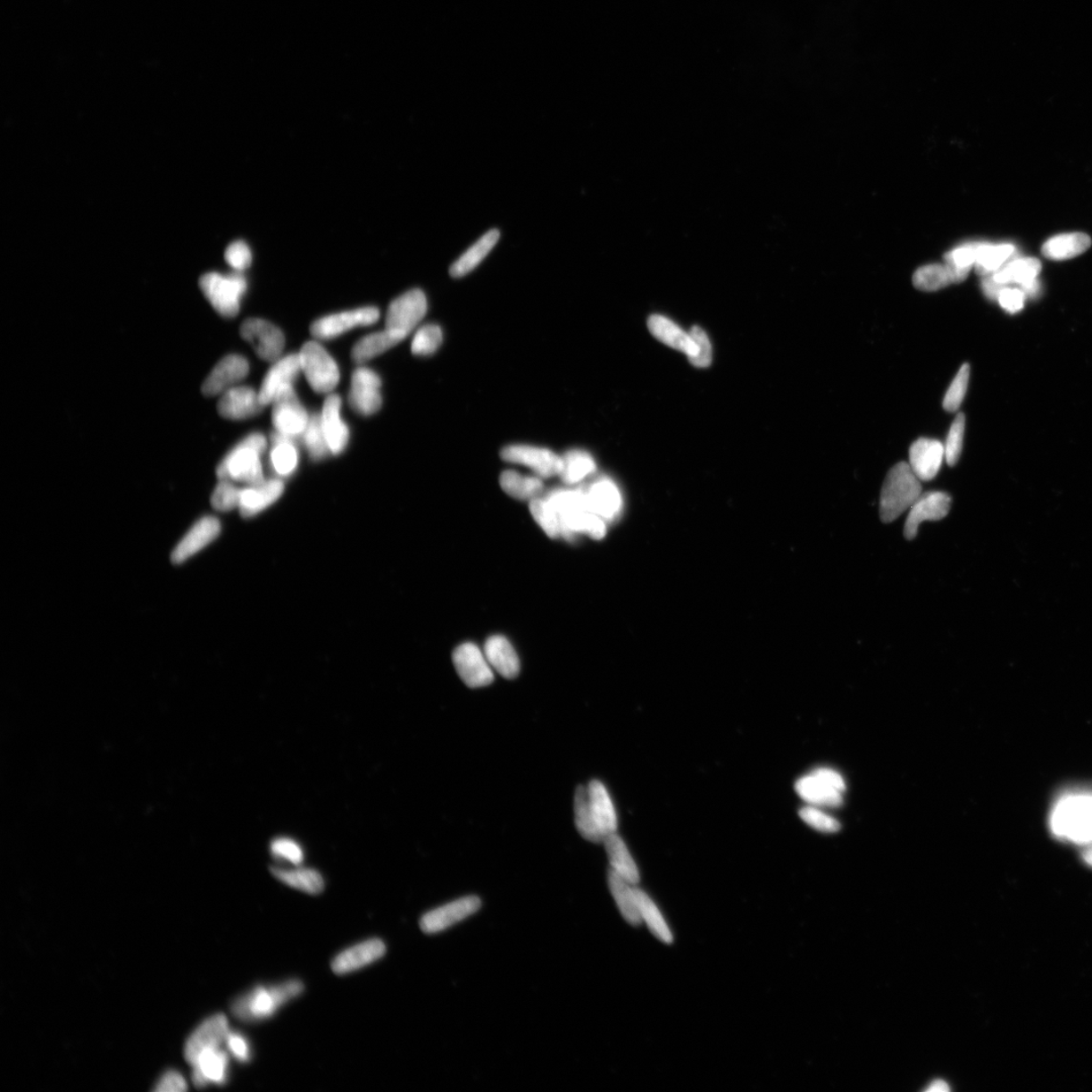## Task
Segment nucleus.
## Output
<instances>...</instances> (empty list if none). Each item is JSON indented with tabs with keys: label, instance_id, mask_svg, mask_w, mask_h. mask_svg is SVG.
Here are the masks:
<instances>
[{
	"label": "nucleus",
	"instance_id": "nucleus-1",
	"mask_svg": "<svg viewBox=\"0 0 1092 1092\" xmlns=\"http://www.w3.org/2000/svg\"><path fill=\"white\" fill-rule=\"evenodd\" d=\"M575 822L579 834L593 843H603L617 830V814L604 784L598 780L579 786L575 794Z\"/></svg>",
	"mask_w": 1092,
	"mask_h": 1092
},
{
	"label": "nucleus",
	"instance_id": "nucleus-2",
	"mask_svg": "<svg viewBox=\"0 0 1092 1092\" xmlns=\"http://www.w3.org/2000/svg\"><path fill=\"white\" fill-rule=\"evenodd\" d=\"M267 441L261 433H251L237 445L219 464L217 473L220 479L237 480L249 486L264 482L261 456L265 453Z\"/></svg>",
	"mask_w": 1092,
	"mask_h": 1092
},
{
	"label": "nucleus",
	"instance_id": "nucleus-3",
	"mask_svg": "<svg viewBox=\"0 0 1092 1092\" xmlns=\"http://www.w3.org/2000/svg\"><path fill=\"white\" fill-rule=\"evenodd\" d=\"M922 494L921 480L907 463H899L893 467L886 479L880 497V517L890 523L910 510Z\"/></svg>",
	"mask_w": 1092,
	"mask_h": 1092
},
{
	"label": "nucleus",
	"instance_id": "nucleus-4",
	"mask_svg": "<svg viewBox=\"0 0 1092 1092\" xmlns=\"http://www.w3.org/2000/svg\"><path fill=\"white\" fill-rule=\"evenodd\" d=\"M1054 834L1079 845L1092 844V796H1071L1059 800L1052 813Z\"/></svg>",
	"mask_w": 1092,
	"mask_h": 1092
},
{
	"label": "nucleus",
	"instance_id": "nucleus-5",
	"mask_svg": "<svg viewBox=\"0 0 1092 1092\" xmlns=\"http://www.w3.org/2000/svg\"><path fill=\"white\" fill-rule=\"evenodd\" d=\"M304 990L301 981L293 980L276 988H257L237 999L233 1013L242 1021H259L271 1017L279 1006L300 996Z\"/></svg>",
	"mask_w": 1092,
	"mask_h": 1092
},
{
	"label": "nucleus",
	"instance_id": "nucleus-6",
	"mask_svg": "<svg viewBox=\"0 0 1092 1092\" xmlns=\"http://www.w3.org/2000/svg\"><path fill=\"white\" fill-rule=\"evenodd\" d=\"M200 287L213 309L221 316L234 318L238 315L240 300L247 289V281L241 272L223 276L217 272L204 274Z\"/></svg>",
	"mask_w": 1092,
	"mask_h": 1092
},
{
	"label": "nucleus",
	"instance_id": "nucleus-7",
	"mask_svg": "<svg viewBox=\"0 0 1092 1092\" xmlns=\"http://www.w3.org/2000/svg\"><path fill=\"white\" fill-rule=\"evenodd\" d=\"M798 796L814 806L838 807L843 804L846 784L841 775L830 769H817L799 779Z\"/></svg>",
	"mask_w": 1092,
	"mask_h": 1092
},
{
	"label": "nucleus",
	"instance_id": "nucleus-8",
	"mask_svg": "<svg viewBox=\"0 0 1092 1092\" xmlns=\"http://www.w3.org/2000/svg\"><path fill=\"white\" fill-rule=\"evenodd\" d=\"M302 372L316 393L330 394L338 387L340 372L338 363L318 342L304 343L300 351Z\"/></svg>",
	"mask_w": 1092,
	"mask_h": 1092
},
{
	"label": "nucleus",
	"instance_id": "nucleus-9",
	"mask_svg": "<svg viewBox=\"0 0 1092 1092\" xmlns=\"http://www.w3.org/2000/svg\"><path fill=\"white\" fill-rule=\"evenodd\" d=\"M427 313V300L421 289H411L389 304L386 330L400 342L415 329Z\"/></svg>",
	"mask_w": 1092,
	"mask_h": 1092
},
{
	"label": "nucleus",
	"instance_id": "nucleus-10",
	"mask_svg": "<svg viewBox=\"0 0 1092 1092\" xmlns=\"http://www.w3.org/2000/svg\"><path fill=\"white\" fill-rule=\"evenodd\" d=\"M272 424L277 432L294 438H302L309 424V414L295 392L294 386L282 388L272 402Z\"/></svg>",
	"mask_w": 1092,
	"mask_h": 1092
},
{
	"label": "nucleus",
	"instance_id": "nucleus-11",
	"mask_svg": "<svg viewBox=\"0 0 1092 1092\" xmlns=\"http://www.w3.org/2000/svg\"><path fill=\"white\" fill-rule=\"evenodd\" d=\"M241 336L254 348L258 357L276 363L285 348V336L276 325L263 319H248L241 325Z\"/></svg>",
	"mask_w": 1092,
	"mask_h": 1092
},
{
	"label": "nucleus",
	"instance_id": "nucleus-12",
	"mask_svg": "<svg viewBox=\"0 0 1092 1092\" xmlns=\"http://www.w3.org/2000/svg\"><path fill=\"white\" fill-rule=\"evenodd\" d=\"M379 318V311L376 307H364L321 318L311 325L310 330L313 338L329 340L355 327L372 325Z\"/></svg>",
	"mask_w": 1092,
	"mask_h": 1092
},
{
	"label": "nucleus",
	"instance_id": "nucleus-13",
	"mask_svg": "<svg viewBox=\"0 0 1092 1092\" xmlns=\"http://www.w3.org/2000/svg\"><path fill=\"white\" fill-rule=\"evenodd\" d=\"M381 379L377 372L368 368H358L351 378L348 401L351 409L363 416L376 414L383 399L380 394Z\"/></svg>",
	"mask_w": 1092,
	"mask_h": 1092
},
{
	"label": "nucleus",
	"instance_id": "nucleus-14",
	"mask_svg": "<svg viewBox=\"0 0 1092 1092\" xmlns=\"http://www.w3.org/2000/svg\"><path fill=\"white\" fill-rule=\"evenodd\" d=\"M453 660L457 674L471 688H480L494 681L493 668L476 645L467 643L458 646Z\"/></svg>",
	"mask_w": 1092,
	"mask_h": 1092
},
{
	"label": "nucleus",
	"instance_id": "nucleus-15",
	"mask_svg": "<svg viewBox=\"0 0 1092 1092\" xmlns=\"http://www.w3.org/2000/svg\"><path fill=\"white\" fill-rule=\"evenodd\" d=\"M480 906H482V901L478 896H467L454 900L453 903L435 908L423 915L420 921V928L425 934L440 933L456 925L457 922L470 918L479 910Z\"/></svg>",
	"mask_w": 1092,
	"mask_h": 1092
},
{
	"label": "nucleus",
	"instance_id": "nucleus-16",
	"mask_svg": "<svg viewBox=\"0 0 1092 1092\" xmlns=\"http://www.w3.org/2000/svg\"><path fill=\"white\" fill-rule=\"evenodd\" d=\"M501 457L508 463H519L536 471L539 478L560 476L563 461L546 448L529 446H510L502 450Z\"/></svg>",
	"mask_w": 1092,
	"mask_h": 1092
},
{
	"label": "nucleus",
	"instance_id": "nucleus-17",
	"mask_svg": "<svg viewBox=\"0 0 1092 1092\" xmlns=\"http://www.w3.org/2000/svg\"><path fill=\"white\" fill-rule=\"evenodd\" d=\"M952 505L950 496L944 492H929L921 494V497L915 501L910 513H908L905 526L904 537L908 540L914 539L918 536L919 527L925 521H942L949 514Z\"/></svg>",
	"mask_w": 1092,
	"mask_h": 1092
},
{
	"label": "nucleus",
	"instance_id": "nucleus-18",
	"mask_svg": "<svg viewBox=\"0 0 1092 1092\" xmlns=\"http://www.w3.org/2000/svg\"><path fill=\"white\" fill-rule=\"evenodd\" d=\"M229 1033L224 1014H216L205 1020L187 1041L185 1055L188 1063L194 1066L204 1052L219 1049L227 1041Z\"/></svg>",
	"mask_w": 1092,
	"mask_h": 1092
},
{
	"label": "nucleus",
	"instance_id": "nucleus-19",
	"mask_svg": "<svg viewBox=\"0 0 1092 1092\" xmlns=\"http://www.w3.org/2000/svg\"><path fill=\"white\" fill-rule=\"evenodd\" d=\"M248 373L249 363L246 357L228 355L211 371L203 385V393L208 396L224 394L246 379Z\"/></svg>",
	"mask_w": 1092,
	"mask_h": 1092
},
{
	"label": "nucleus",
	"instance_id": "nucleus-20",
	"mask_svg": "<svg viewBox=\"0 0 1092 1092\" xmlns=\"http://www.w3.org/2000/svg\"><path fill=\"white\" fill-rule=\"evenodd\" d=\"M302 372L299 354H289L274 363L263 381L258 396L263 406L272 404L277 395L288 386H294Z\"/></svg>",
	"mask_w": 1092,
	"mask_h": 1092
},
{
	"label": "nucleus",
	"instance_id": "nucleus-21",
	"mask_svg": "<svg viewBox=\"0 0 1092 1092\" xmlns=\"http://www.w3.org/2000/svg\"><path fill=\"white\" fill-rule=\"evenodd\" d=\"M264 406L254 388L234 387L221 394L218 411L221 417L246 420L262 413Z\"/></svg>",
	"mask_w": 1092,
	"mask_h": 1092
},
{
	"label": "nucleus",
	"instance_id": "nucleus-22",
	"mask_svg": "<svg viewBox=\"0 0 1092 1092\" xmlns=\"http://www.w3.org/2000/svg\"><path fill=\"white\" fill-rule=\"evenodd\" d=\"M945 458L943 443L935 439L916 440L910 449L911 469L921 482L933 479L940 471Z\"/></svg>",
	"mask_w": 1092,
	"mask_h": 1092
},
{
	"label": "nucleus",
	"instance_id": "nucleus-23",
	"mask_svg": "<svg viewBox=\"0 0 1092 1092\" xmlns=\"http://www.w3.org/2000/svg\"><path fill=\"white\" fill-rule=\"evenodd\" d=\"M221 524L215 517H204L196 522L173 549L171 560L182 563L215 540L220 534Z\"/></svg>",
	"mask_w": 1092,
	"mask_h": 1092
},
{
	"label": "nucleus",
	"instance_id": "nucleus-24",
	"mask_svg": "<svg viewBox=\"0 0 1092 1092\" xmlns=\"http://www.w3.org/2000/svg\"><path fill=\"white\" fill-rule=\"evenodd\" d=\"M386 951L383 941L371 938L339 954L332 962L333 971L338 975L356 971L384 957Z\"/></svg>",
	"mask_w": 1092,
	"mask_h": 1092
},
{
	"label": "nucleus",
	"instance_id": "nucleus-25",
	"mask_svg": "<svg viewBox=\"0 0 1092 1092\" xmlns=\"http://www.w3.org/2000/svg\"><path fill=\"white\" fill-rule=\"evenodd\" d=\"M321 419L331 454L338 455L345 452L349 441V429L341 418V398L338 395L327 396Z\"/></svg>",
	"mask_w": 1092,
	"mask_h": 1092
},
{
	"label": "nucleus",
	"instance_id": "nucleus-26",
	"mask_svg": "<svg viewBox=\"0 0 1092 1092\" xmlns=\"http://www.w3.org/2000/svg\"><path fill=\"white\" fill-rule=\"evenodd\" d=\"M970 270L951 264H929L913 274V285L922 292H936L967 279Z\"/></svg>",
	"mask_w": 1092,
	"mask_h": 1092
},
{
	"label": "nucleus",
	"instance_id": "nucleus-27",
	"mask_svg": "<svg viewBox=\"0 0 1092 1092\" xmlns=\"http://www.w3.org/2000/svg\"><path fill=\"white\" fill-rule=\"evenodd\" d=\"M647 327L654 338L667 346L681 351L689 358L698 353L696 343L690 333L685 332L673 321L662 315H653L648 318Z\"/></svg>",
	"mask_w": 1092,
	"mask_h": 1092
},
{
	"label": "nucleus",
	"instance_id": "nucleus-28",
	"mask_svg": "<svg viewBox=\"0 0 1092 1092\" xmlns=\"http://www.w3.org/2000/svg\"><path fill=\"white\" fill-rule=\"evenodd\" d=\"M588 505L604 521L616 517L622 507V498L617 486L609 479H601L586 488Z\"/></svg>",
	"mask_w": 1092,
	"mask_h": 1092
},
{
	"label": "nucleus",
	"instance_id": "nucleus-29",
	"mask_svg": "<svg viewBox=\"0 0 1092 1092\" xmlns=\"http://www.w3.org/2000/svg\"><path fill=\"white\" fill-rule=\"evenodd\" d=\"M284 490V483L279 479L264 480L262 484L244 488L239 504L242 516H254L270 507L279 500Z\"/></svg>",
	"mask_w": 1092,
	"mask_h": 1092
},
{
	"label": "nucleus",
	"instance_id": "nucleus-30",
	"mask_svg": "<svg viewBox=\"0 0 1092 1092\" xmlns=\"http://www.w3.org/2000/svg\"><path fill=\"white\" fill-rule=\"evenodd\" d=\"M484 652L491 667L504 678L513 679L521 671V662L506 638L494 636L488 638Z\"/></svg>",
	"mask_w": 1092,
	"mask_h": 1092
},
{
	"label": "nucleus",
	"instance_id": "nucleus-31",
	"mask_svg": "<svg viewBox=\"0 0 1092 1092\" xmlns=\"http://www.w3.org/2000/svg\"><path fill=\"white\" fill-rule=\"evenodd\" d=\"M228 1055L219 1049L208 1050L198 1057L194 1065V1082L203 1088L208 1083L223 1084L226 1081Z\"/></svg>",
	"mask_w": 1092,
	"mask_h": 1092
},
{
	"label": "nucleus",
	"instance_id": "nucleus-32",
	"mask_svg": "<svg viewBox=\"0 0 1092 1092\" xmlns=\"http://www.w3.org/2000/svg\"><path fill=\"white\" fill-rule=\"evenodd\" d=\"M500 239V232L493 229L482 236L471 247L450 266L449 273L453 278L467 276L479 265L488 256Z\"/></svg>",
	"mask_w": 1092,
	"mask_h": 1092
},
{
	"label": "nucleus",
	"instance_id": "nucleus-33",
	"mask_svg": "<svg viewBox=\"0 0 1092 1092\" xmlns=\"http://www.w3.org/2000/svg\"><path fill=\"white\" fill-rule=\"evenodd\" d=\"M603 844L606 847L611 865L610 870H613V872L630 884H638L639 881L638 869L623 839L614 832V834L608 836Z\"/></svg>",
	"mask_w": 1092,
	"mask_h": 1092
},
{
	"label": "nucleus",
	"instance_id": "nucleus-34",
	"mask_svg": "<svg viewBox=\"0 0 1092 1092\" xmlns=\"http://www.w3.org/2000/svg\"><path fill=\"white\" fill-rule=\"evenodd\" d=\"M1091 246L1090 237L1083 233H1068L1052 237L1044 244V256L1052 261H1066L1079 256Z\"/></svg>",
	"mask_w": 1092,
	"mask_h": 1092
},
{
	"label": "nucleus",
	"instance_id": "nucleus-35",
	"mask_svg": "<svg viewBox=\"0 0 1092 1092\" xmlns=\"http://www.w3.org/2000/svg\"><path fill=\"white\" fill-rule=\"evenodd\" d=\"M608 884L623 918L630 925L639 926L643 920H641L639 913L636 888H633L632 884L624 880L623 878L617 875L613 870H609Z\"/></svg>",
	"mask_w": 1092,
	"mask_h": 1092
},
{
	"label": "nucleus",
	"instance_id": "nucleus-36",
	"mask_svg": "<svg viewBox=\"0 0 1092 1092\" xmlns=\"http://www.w3.org/2000/svg\"><path fill=\"white\" fill-rule=\"evenodd\" d=\"M1041 270L1042 265L1038 259L1019 258L992 274V279L1004 288L1010 285H1019L1021 288L1035 281Z\"/></svg>",
	"mask_w": 1092,
	"mask_h": 1092
},
{
	"label": "nucleus",
	"instance_id": "nucleus-37",
	"mask_svg": "<svg viewBox=\"0 0 1092 1092\" xmlns=\"http://www.w3.org/2000/svg\"><path fill=\"white\" fill-rule=\"evenodd\" d=\"M271 873L289 888L316 896L324 889V879L317 870L297 868L292 870L271 868Z\"/></svg>",
	"mask_w": 1092,
	"mask_h": 1092
},
{
	"label": "nucleus",
	"instance_id": "nucleus-38",
	"mask_svg": "<svg viewBox=\"0 0 1092 1092\" xmlns=\"http://www.w3.org/2000/svg\"><path fill=\"white\" fill-rule=\"evenodd\" d=\"M503 491L518 500H533L540 497L544 483L540 478L523 476L514 471H504L500 478Z\"/></svg>",
	"mask_w": 1092,
	"mask_h": 1092
},
{
	"label": "nucleus",
	"instance_id": "nucleus-39",
	"mask_svg": "<svg viewBox=\"0 0 1092 1092\" xmlns=\"http://www.w3.org/2000/svg\"><path fill=\"white\" fill-rule=\"evenodd\" d=\"M562 461L560 477L563 482L569 486L581 483L596 471L594 458L584 450H570L562 456Z\"/></svg>",
	"mask_w": 1092,
	"mask_h": 1092
},
{
	"label": "nucleus",
	"instance_id": "nucleus-40",
	"mask_svg": "<svg viewBox=\"0 0 1092 1092\" xmlns=\"http://www.w3.org/2000/svg\"><path fill=\"white\" fill-rule=\"evenodd\" d=\"M400 341L394 338L391 333L387 330L372 333L365 336L358 341L353 351L351 357L356 364H363L372 360V358L383 354L388 349L398 345Z\"/></svg>",
	"mask_w": 1092,
	"mask_h": 1092
},
{
	"label": "nucleus",
	"instance_id": "nucleus-41",
	"mask_svg": "<svg viewBox=\"0 0 1092 1092\" xmlns=\"http://www.w3.org/2000/svg\"><path fill=\"white\" fill-rule=\"evenodd\" d=\"M636 895L641 920L646 922L647 927L659 940L667 944L673 942V936L671 934L667 922L651 897L638 888H636Z\"/></svg>",
	"mask_w": 1092,
	"mask_h": 1092
},
{
	"label": "nucleus",
	"instance_id": "nucleus-42",
	"mask_svg": "<svg viewBox=\"0 0 1092 1092\" xmlns=\"http://www.w3.org/2000/svg\"><path fill=\"white\" fill-rule=\"evenodd\" d=\"M1014 251V247L1010 244L996 246L979 244L975 263L977 271L988 277L989 274L1002 269L1007 259L1013 255Z\"/></svg>",
	"mask_w": 1092,
	"mask_h": 1092
},
{
	"label": "nucleus",
	"instance_id": "nucleus-43",
	"mask_svg": "<svg viewBox=\"0 0 1092 1092\" xmlns=\"http://www.w3.org/2000/svg\"><path fill=\"white\" fill-rule=\"evenodd\" d=\"M529 508L534 521L538 522L549 538H557L562 537L560 516L546 497H538L531 500Z\"/></svg>",
	"mask_w": 1092,
	"mask_h": 1092
},
{
	"label": "nucleus",
	"instance_id": "nucleus-44",
	"mask_svg": "<svg viewBox=\"0 0 1092 1092\" xmlns=\"http://www.w3.org/2000/svg\"><path fill=\"white\" fill-rule=\"evenodd\" d=\"M302 439L308 449L312 460L314 462L323 460L328 454H331L325 438L322 419H321L319 414L310 417L309 424L302 435Z\"/></svg>",
	"mask_w": 1092,
	"mask_h": 1092
},
{
	"label": "nucleus",
	"instance_id": "nucleus-45",
	"mask_svg": "<svg viewBox=\"0 0 1092 1092\" xmlns=\"http://www.w3.org/2000/svg\"><path fill=\"white\" fill-rule=\"evenodd\" d=\"M271 460L272 468L280 477H288L296 471L297 467L296 448L295 440L286 439L272 443Z\"/></svg>",
	"mask_w": 1092,
	"mask_h": 1092
},
{
	"label": "nucleus",
	"instance_id": "nucleus-46",
	"mask_svg": "<svg viewBox=\"0 0 1092 1092\" xmlns=\"http://www.w3.org/2000/svg\"><path fill=\"white\" fill-rule=\"evenodd\" d=\"M965 416L958 414L954 418L946 438L945 446V460L950 467L956 465L960 460L962 448H963L964 433H965Z\"/></svg>",
	"mask_w": 1092,
	"mask_h": 1092
},
{
	"label": "nucleus",
	"instance_id": "nucleus-47",
	"mask_svg": "<svg viewBox=\"0 0 1092 1092\" xmlns=\"http://www.w3.org/2000/svg\"><path fill=\"white\" fill-rule=\"evenodd\" d=\"M442 331L438 325H426L419 329L412 342V354L420 356L431 355L442 343Z\"/></svg>",
	"mask_w": 1092,
	"mask_h": 1092
},
{
	"label": "nucleus",
	"instance_id": "nucleus-48",
	"mask_svg": "<svg viewBox=\"0 0 1092 1092\" xmlns=\"http://www.w3.org/2000/svg\"><path fill=\"white\" fill-rule=\"evenodd\" d=\"M970 378V366L965 363L961 366L956 378L952 381V384L946 392L943 407L946 411L956 412L961 406L962 402L965 398Z\"/></svg>",
	"mask_w": 1092,
	"mask_h": 1092
},
{
	"label": "nucleus",
	"instance_id": "nucleus-49",
	"mask_svg": "<svg viewBox=\"0 0 1092 1092\" xmlns=\"http://www.w3.org/2000/svg\"><path fill=\"white\" fill-rule=\"evenodd\" d=\"M240 498V488L235 487L230 480L221 479L213 493L212 505L221 512L231 511L239 508Z\"/></svg>",
	"mask_w": 1092,
	"mask_h": 1092
},
{
	"label": "nucleus",
	"instance_id": "nucleus-50",
	"mask_svg": "<svg viewBox=\"0 0 1092 1092\" xmlns=\"http://www.w3.org/2000/svg\"><path fill=\"white\" fill-rule=\"evenodd\" d=\"M801 820L808 824L809 827L821 832H837L841 829V824L838 821L822 813L820 809L814 806H806L801 808L799 812Z\"/></svg>",
	"mask_w": 1092,
	"mask_h": 1092
},
{
	"label": "nucleus",
	"instance_id": "nucleus-51",
	"mask_svg": "<svg viewBox=\"0 0 1092 1092\" xmlns=\"http://www.w3.org/2000/svg\"><path fill=\"white\" fill-rule=\"evenodd\" d=\"M271 851L274 858L292 863L297 866L304 861V852L299 843L292 838H278L273 839Z\"/></svg>",
	"mask_w": 1092,
	"mask_h": 1092
},
{
	"label": "nucleus",
	"instance_id": "nucleus-52",
	"mask_svg": "<svg viewBox=\"0 0 1092 1092\" xmlns=\"http://www.w3.org/2000/svg\"><path fill=\"white\" fill-rule=\"evenodd\" d=\"M690 334L698 348L697 354L689 358L690 363L698 369L708 368L713 362V347L708 335L698 326L692 327Z\"/></svg>",
	"mask_w": 1092,
	"mask_h": 1092
},
{
	"label": "nucleus",
	"instance_id": "nucleus-53",
	"mask_svg": "<svg viewBox=\"0 0 1092 1092\" xmlns=\"http://www.w3.org/2000/svg\"><path fill=\"white\" fill-rule=\"evenodd\" d=\"M225 259L227 263L233 267L237 272H242L247 270L251 264L252 254L250 248L246 242H233L226 249Z\"/></svg>",
	"mask_w": 1092,
	"mask_h": 1092
},
{
	"label": "nucleus",
	"instance_id": "nucleus-54",
	"mask_svg": "<svg viewBox=\"0 0 1092 1092\" xmlns=\"http://www.w3.org/2000/svg\"><path fill=\"white\" fill-rule=\"evenodd\" d=\"M979 247V243H977L954 249L946 255V263L959 267V269L971 270L972 265L976 263Z\"/></svg>",
	"mask_w": 1092,
	"mask_h": 1092
},
{
	"label": "nucleus",
	"instance_id": "nucleus-55",
	"mask_svg": "<svg viewBox=\"0 0 1092 1092\" xmlns=\"http://www.w3.org/2000/svg\"><path fill=\"white\" fill-rule=\"evenodd\" d=\"M1025 299L1026 295L1021 288L1006 287L1000 292L997 300L1005 311L1014 314L1023 308Z\"/></svg>",
	"mask_w": 1092,
	"mask_h": 1092
},
{
	"label": "nucleus",
	"instance_id": "nucleus-56",
	"mask_svg": "<svg viewBox=\"0 0 1092 1092\" xmlns=\"http://www.w3.org/2000/svg\"><path fill=\"white\" fill-rule=\"evenodd\" d=\"M226 1043L237 1060L246 1063L250 1059V1048L246 1038L239 1034L229 1033Z\"/></svg>",
	"mask_w": 1092,
	"mask_h": 1092
},
{
	"label": "nucleus",
	"instance_id": "nucleus-57",
	"mask_svg": "<svg viewBox=\"0 0 1092 1092\" xmlns=\"http://www.w3.org/2000/svg\"><path fill=\"white\" fill-rule=\"evenodd\" d=\"M187 1088V1081L182 1075L177 1071H170L158 1081L154 1090L158 1092L185 1091Z\"/></svg>",
	"mask_w": 1092,
	"mask_h": 1092
},
{
	"label": "nucleus",
	"instance_id": "nucleus-58",
	"mask_svg": "<svg viewBox=\"0 0 1092 1092\" xmlns=\"http://www.w3.org/2000/svg\"><path fill=\"white\" fill-rule=\"evenodd\" d=\"M948 1090H949L948 1083H946L945 1081L940 1080V1079L931 1082L930 1086L928 1088V1091H948Z\"/></svg>",
	"mask_w": 1092,
	"mask_h": 1092
},
{
	"label": "nucleus",
	"instance_id": "nucleus-59",
	"mask_svg": "<svg viewBox=\"0 0 1092 1092\" xmlns=\"http://www.w3.org/2000/svg\"><path fill=\"white\" fill-rule=\"evenodd\" d=\"M1083 857H1084V860H1086V862L1088 863V864L1092 866V844L1088 845L1087 851L1084 852Z\"/></svg>",
	"mask_w": 1092,
	"mask_h": 1092
}]
</instances>
